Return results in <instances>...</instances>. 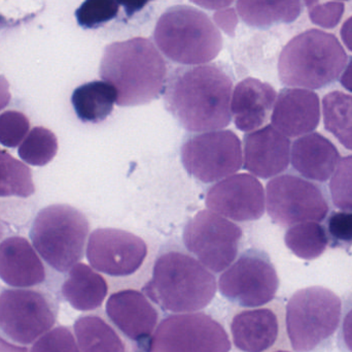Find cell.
<instances>
[{
    "label": "cell",
    "mask_w": 352,
    "mask_h": 352,
    "mask_svg": "<svg viewBox=\"0 0 352 352\" xmlns=\"http://www.w3.org/2000/svg\"><path fill=\"white\" fill-rule=\"evenodd\" d=\"M233 79L217 63L186 66L168 79L164 101L176 121L192 132H210L231 122Z\"/></svg>",
    "instance_id": "1"
},
{
    "label": "cell",
    "mask_w": 352,
    "mask_h": 352,
    "mask_svg": "<svg viewBox=\"0 0 352 352\" xmlns=\"http://www.w3.org/2000/svg\"><path fill=\"white\" fill-rule=\"evenodd\" d=\"M99 74L118 92L117 105H146L162 92L167 80V64L153 41L134 37L107 45Z\"/></svg>",
    "instance_id": "2"
},
{
    "label": "cell",
    "mask_w": 352,
    "mask_h": 352,
    "mask_svg": "<svg viewBox=\"0 0 352 352\" xmlns=\"http://www.w3.org/2000/svg\"><path fill=\"white\" fill-rule=\"evenodd\" d=\"M215 277L198 260L178 251L157 258L144 295L165 311L192 313L206 308L217 293Z\"/></svg>",
    "instance_id": "3"
},
{
    "label": "cell",
    "mask_w": 352,
    "mask_h": 352,
    "mask_svg": "<svg viewBox=\"0 0 352 352\" xmlns=\"http://www.w3.org/2000/svg\"><path fill=\"white\" fill-rule=\"evenodd\" d=\"M349 61L334 34L309 29L292 39L281 51L278 76L289 87L320 89L333 84Z\"/></svg>",
    "instance_id": "4"
},
{
    "label": "cell",
    "mask_w": 352,
    "mask_h": 352,
    "mask_svg": "<svg viewBox=\"0 0 352 352\" xmlns=\"http://www.w3.org/2000/svg\"><path fill=\"white\" fill-rule=\"evenodd\" d=\"M154 39L167 58L184 65L208 63L223 49V37L209 17L184 4L163 12Z\"/></svg>",
    "instance_id": "5"
},
{
    "label": "cell",
    "mask_w": 352,
    "mask_h": 352,
    "mask_svg": "<svg viewBox=\"0 0 352 352\" xmlns=\"http://www.w3.org/2000/svg\"><path fill=\"white\" fill-rule=\"evenodd\" d=\"M89 229L84 213L69 205H52L37 213L30 239L50 267L65 273L84 258Z\"/></svg>",
    "instance_id": "6"
},
{
    "label": "cell",
    "mask_w": 352,
    "mask_h": 352,
    "mask_svg": "<svg viewBox=\"0 0 352 352\" xmlns=\"http://www.w3.org/2000/svg\"><path fill=\"white\" fill-rule=\"evenodd\" d=\"M342 302L330 289L310 287L287 302L285 324L294 351L316 352L330 343L340 327Z\"/></svg>",
    "instance_id": "7"
},
{
    "label": "cell",
    "mask_w": 352,
    "mask_h": 352,
    "mask_svg": "<svg viewBox=\"0 0 352 352\" xmlns=\"http://www.w3.org/2000/svg\"><path fill=\"white\" fill-rule=\"evenodd\" d=\"M242 236L237 225L210 210L197 213L184 229L186 249L217 274L235 262Z\"/></svg>",
    "instance_id": "8"
},
{
    "label": "cell",
    "mask_w": 352,
    "mask_h": 352,
    "mask_svg": "<svg viewBox=\"0 0 352 352\" xmlns=\"http://www.w3.org/2000/svg\"><path fill=\"white\" fill-rule=\"evenodd\" d=\"M279 287L276 269L261 250L244 252L219 277V291L240 307L258 308L270 303Z\"/></svg>",
    "instance_id": "9"
},
{
    "label": "cell",
    "mask_w": 352,
    "mask_h": 352,
    "mask_svg": "<svg viewBox=\"0 0 352 352\" xmlns=\"http://www.w3.org/2000/svg\"><path fill=\"white\" fill-rule=\"evenodd\" d=\"M188 174L204 183L219 182L242 167L241 141L232 130H215L190 136L180 151Z\"/></svg>",
    "instance_id": "10"
},
{
    "label": "cell",
    "mask_w": 352,
    "mask_h": 352,
    "mask_svg": "<svg viewBox=\"0 0 352 352\" xmlns=\"http://www.w3.org/2000/svg\"><path fill=\"white\" fill-rule=\"evenodd\" d=\"M269 216L283 227L305 222H322L330 207L320 186L303 178L283 175L267 184Z\"/></svg>",
    "instance_id": "11"
},
{
    "label": "cell",
    "mask_w": 352,
    "mask_h": 352,
    "mask_svg": "<svg viewBox=\"0 0 352 352\" xmlns=\"http://www.w3.org/2000/svg\"><path fill=\"white\" fill-rule=\"evenodd\" d=\"M231 342L221 324L205 313L173 314L160 322L148 352H230Z\"/></svg>",
    "instance_id": "12"
},
{
    "label": "cell",
    "mask_w": 352,
    "mask_h": 352,
    "mask_svg": "<svg viewBox=\"0 0 352 352\" xmlns=\"http://www.w3.org/2000/svg\"><path fill=\"white\" fill-rule=\"evenodd\" d=\"M56 313L49 299L31 289L0 293V332L12 342L29 345L53 329Z\"/></svg>",
    "instance_id": "13"
},
{
    "label": "cell",
    "mask_w": 352,
    "mask_h": 352,
    "mask_svg": "<svg viewBox=\"0 0 352 352\" xmlns=\"http://www.w3.org/2000/svg\"><path fill=\"white\" fill-rule=\"evenodd\" d=\"M146 242L129 231L95 229L89 237L87 258L94 270L113 277L134 274L146 260Z\"/></svg>",
    "instance_id": "14"
},
{
    "label": "cell",
    "mask_w": 352,
    "mask_h": 352,
    "mask_svg": "<svg viewBox=\"0 0 352 352\" xmlns=\"http://www.w3.org/2000/svg\"><path fill=\"white\" fill-rule=\"evenodd\" d=\"M209 210L239 222L258 220L265 213L264 188L254 176L238 174L217 182L207 192Z\"/></svg>",
    "instance_id": "15"
},
{
    "label": "cell",
    "mask_w": 352,
    "mask_h": 352,
    "mask_svg": "<svg viewBox=\"0 0 352 352\" xmlns=\"http://www.w3.org/2000/svg\"><path fill=\"white\" fill-rule=\"evenodd\" d=\"M107 314L122 334L148 351L159 313L144 293L135 289L113 293L107 300Z\"/></svg>",
    "instance_id": "16"
},
{
    "label": "cell",
    "mask_w": 352,
    "mask_h": 352,
    "mask_svg": "<svg viewBox=\"0 0 352 352\" xmlns=\"http://www.w3.org/2000/svg\"><path fill=\"white\" fill-rule=\"evenodd\" d=\"M291 142L274 126L267 125L244 136V169L262 179L283 173L291 161Z\"/></svg>",
    "instance_id": "17"
},
{
    "label": "cell",
    "mask_w": 352,
    "mask_h": 352,
    "mask_svg": "<svg viewBox=\"0 0 352 352\" xmlns=\"http://www.w3.org/2000/svg\"><path fill=\"white\" fill-rule=\"evenodd\" d=\"M271 121L287 138L309 134L320 124V97L307 89H283L275 101Z\"/></svg>",
    "instance_id": "18"
},
{
    "label": "cell",
    "mask_w": 352,
    "mask_h": 352,
    "mask_svg": "<svg viewBox=\"0 0 352 352\" xmlns=\"http://www.w3.org/2000/svg\"><path fill=\"white\" fill-rule=\"evenodd\" d=\"M276 99V91L268 83L254 78L238 83L231 99L236 127L248 134L260 130L272 115Z\"/></svg>",
    "instance_id": "19"
},
{
    "label": "cell",
    "mask_w": 352,
    "mask_h": 352,
    "mask_svg": "<svg viewBox=\"0 0 352 352\" xmlns=\"http://www.w3.org/2000/svg\"><path fill=\"white\" fill-rule=\"evenodd\" d=\"M0 279L16 289L35 287L45 281V266L25 238L10 237L0 243Z\"/></svg>",
    "instance_id": "20"
},
{
    "label": "cell",
    "mask_w": 352,
    "mask_h": 352,
    "mask_svg": "<svg viewBox=\"0 0 352 352\" xmlns=\"http://www.w3.org/2000/svg\"><path fill=\"white\" fill-rule=\"evenodd\" d=\"M340 157L335 145L316 132L296 140L291 150L294 169L303 177L318 182H326L332 177Z\"/></svg>",
    "instance_id": "21"
},
{
    "label": "cell",
    "mask_w": 352,
    "mask_h": 352,
    "mask_svg": "<svg viewBox=\"0 0 352 352\" xmlns=\"http://www.w3.org/2000/svg\"><path fill=\"white\" fill-rule=\"evenodd\" d=\"M231 333L234 345L240 351L265 352L278 338V318L268 308L246 310L234 316Z\"/></svg>",
    "instance_id": "22"
},
{
    "label": "cell",
    "mask_w": 352,
    "mask_h": 352,
    "mask_svg": "<svg viewBox=\"0 0 352 352\" xmlns=\"http://www.w3.org/2000/svg\"><path fill=\"white\" fill-rule=\"evenodd\" d=\"M109 293L107 280L88 265L78 262L62 285V295L78 311H93L102 305Z\"/></svg>",
    "instance_id": "23"
},
{
    "label": "cell",
    "mask_w": 352,
    "mask_h": 352,
    "mask_svg": "<svg viewBox=\"0 0 352 352\" xmlns=\"http://www.w3.org/2000/svg\"><path fill=\"white\" fill-rule=\"evenodd\" d=\"M117 89L104 81L80 85L72 95L76 116L85 123H99L107 119L117 103Z\"/></svg>",
    "instance_id": "24"
},
{
    "label": "cell",
    "mask_w": 352,
    "mask_h": 352,
    "mask_svg": "<svg viewBox=\"0 0 352 352\" xmlns=\"http://www.w3.org/2000/svg\"><path fill=\"white\" fill-rule=\"evenodd\" d=\"M74 329L80 352H126L121 337L99 316H80Z\"/></svg>",
    "instance_id": "25"
},
{
    "label": "cell",
    "mask_w": 352,
    "mask_h": 352,
    "mask_svg": "<svg viewBox=\"0 0 352 352\" xmlns=\"http://www.w3.org/2000/svg\"><path fill=\"white\" fill-rule=\"evenodd\" d=\"M302 3L289 1H238L237 10L244 22L254 27H269L274 23H291L301 14Z\"/></svg>",
    "instance_id": "26"
},
{
    "label": "cell",
    "mask_w": 352,
    "mask_h": 352,
    "mask_svg": "<svg viewBox=\"0 0 352 352\" xmlns=\"http://www.w3.org/2000/svg\"><path fill=\"white\" fill-rule=\"evenodd\" d=\"M324 127L352 151V95L333 91L322 99Z\"/></svg>",
    "instance_id": "27"
},
{
    "label": "cell",
    "mask_w": 352,
    "mask_h": 352,
    "mask_svg": "<svg viewBox=\"0 0 352 352\" xmlns=\"http://www.w3.org/2000/svg\"><path fill=\"white\" fill-rule=\"evenodd\" d=\"M285 242L296 256L305 260L320 258L329 245L326 229L318 222L300 223L289 227Z\"/></svg>",
    "instance_id": "28"
},
{
    "label": "cell",
    "mask_w": 352,
    "mask_h": 352,
    "mask_svg": "<svg viewBox=\"0 0 352 352\" xmlns=\"http://www.w3.org/2000/svg\"><path fill=\"white\" fill-rule=\"evenodd\" d=\"M35 192L28 165L0 150V198H29Z\"/></svg>",
    "instance_id": "29"
},
{
    "label": "cell",
    "mask_w": 352,
    "mask_h": 352,
    "mask_svg": "<svg viewBox=\"0 0 352 352\" xmlns=\"http://www.w3.org/2000/svg\"><path fill=\"white\" fill-rule=\"evenodd\" d=\"M58 152V140L52 130L43 126L32 128L19 147L21 159L34 167H43L53 161Z\"/></svg>",
    "instance_id": "30"
},
{
    "label": "cell",
    "mask_w": 352,
    "mask_h": 352,
    "mask_svg": "<svg viewBox=\"0 0 352 352\" xmlns=\"http://www.w3.org/2000/svg\"><path fill=\"white\" fill-rule=\"evenodd\" d=\"M331 198L335 207L352 212V155L341 159L330 182Z\"/></svg>",
    "instance_id": "31"
},
{
    "label": "cell",
    "mask_w": 352,
    "mask_h": 352,
    "mask_svg": "<svg viewBox=\"0 0 352 352\" xmlns=\"http://www.w3.org/2000/svg\"><path fill=\"white\" fill-rule=\"evenodd\" d=\"M119 12V3L105 0H88L76 10L78 25L82 28L92 29L101 26L116 18Z\"/></svg>",
    "instance_id": "32"
},
{
    "label": "cell",
    "mask_w": 352,
    "mask_h": 352,
    "mask_svg": "<svg viewBox=\"0 0 352 352\" xmlns=\"http://www.w3.org/2000/svg\"><path fill=\"white\" fill-rule=\"evenodd\" d=\"M30 130V121L25 114L6 111L0 114V144L16 148L22 144Z\"/></svg>",
    "instance_id": "33"
},
{
    "label": "cell",
    "mask_w": 352,
    "mask_h": 352,
    "mask_svg": "<svg viewBox=\"0 0 352 352\" xmlns=\"http://www.w3.org/2000/svg\"><path fill=\"white\" fill-rule=\"evenodd\" d=\"M29 352H80L72 331L57 327L33 343Z\"/></svg>",
    "instance_id": "34"
},
{
    "label": "cell",
    "mask_w": 352,
    "mask_h": 352,
    "mask_svg": "<svg viewBox=\"0 0 352 352\" xmlns=\"http://www.w3.org/2000/svg\"><path fill=\"white\" fill-rule=\"evenodd\" d=\"M329 244L333 248L352 246V212H333L327 221Z\"/></svg>",
    "instance_id": "35"
},
{
    "label": "cell",
    "mask_w": 352,
    "mask_h": 352,
    "mask_svg": "<svg viewBox=\"0 0 352 352\" xmlns=\"http://www.w3.org/2000/svg\"><path fill=\"white\" fill-rule=\"evenodd\" d=\"M310 20L318 26L327 29L335 28L344 14V2L305 1Z\"/></svg>",
    "instance_id": "36"
},
{
    "label": "cell",
    "mask_w": 352,
    "mask_h": 352,
    "mask_svg": "<svg viewBox=\"0 0 352 352\" xmlns=\"http://www.w3.org/2000/svg\"><path fill=\"white\" fill-rule=\"evenodd\" d=\"M339 329V347L344 352H352V296L344 304Z\"/></svg>",
    "instance_id": "37"
},
{
    "label": "cell",
    "mask_w": 352,
    "mask_h": 352,
    "mask_svg": "<svg viewBox=\"0 0 352 352\" xmlns=\"http://www.w3.org/2000/svg\"><path fill=\"white\" fill-rule=\"evenodd\" d=\"M10 84H8L6 76L0 74V111L6 107V105L10 103Z\"/></svg>",
    "instance_id": "38"
},
{
    "label": "cell",
    "mask_w": 352,
    "mask_h": 352,
    "mask_svg": "<svg viewBox=\"0 0 352 352\" xmlns=\"http://www.w3.org/2000/svg\"><path fill=\"white\" fill-rule=\"evenodd\" d=\"M341 39L346 45L347 49L352 52V16L349 17L344 23L340 31Z\"/></svg>",
    "instance_id": "39"
},
{
    "label": "cell",
    "mask_w": 352,
    "mask_h": 352,
    "mask_svg": "<svg viewBox=\"0 0 352 352\" xmlns=\"http://www.w3.org/2000/svg\"><path fill=\"white\" fill-rule=\"evenodd\" d=\"M340 82L345 89L352 92V58L341 76Z\"/></svg>",
    "instance_id": "40"
},
{
    "label": "cell",
    "mask_w": 352,
    "mask_h": 352,
    "mask_svg": "<svg viewBox=\"0 0 352 352\" xmlns=\"http://www.w3.org/2000/svg\"><path fill=\"white\" fill-rule=\"evenodd\" d=\"M0 352H26V349L10 344L0 337Z\"/></svg>",
    "instance_id": "41"
},
{
    "label": "cell",
    "mask_w": 352,
    "mask_h": 352,
    "mask_svg": "<svg viewBox=\"0 0 352 352\" xmlns=\"http://www.w3.org/2000/svg\"><path fill=\"white\" fill-rule=\"evenodd\" d=\"M6 20H4L2 17H0V28H2V27L6 26Z\"/></svg>",
    "instance_id": "42"
},
{
    "label": "cell",
    "mask_w": 352,
    "mask_h": 352,
    "mask_svg": "<svg viewBox=\"0 0 352 352\" xmlns=\"http://www.w3.org/2000/svg\"><path fill=\"white\" fill-rule=\"evenodd\" d=\"M276 352H289V351H276Z\"/></svg>",
    "instance_id": "43"
}]
</instances>
